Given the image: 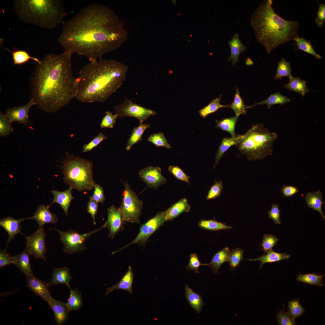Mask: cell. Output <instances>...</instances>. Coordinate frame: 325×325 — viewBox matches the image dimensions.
<instances>
[{"label": "cell", "instance_id": "44dd1931", "mask_svg": "<svg viewBox=\"0 0 325 325\" xmlns=\"http://www.w3.org/2000/svg\"><path fill=\"white\" fill-rule=\"evenodd\" d=\"M134 274L131 266H128L127 271L117 283L107 289L105 296L116 289H122L132 294V286L133 282Z\"/></svg>", "mask_w": 325, "mask_h": 325}, {"label": "cell", "instance_id": "bcb514c9", "mask_svg": "<svg viewBox=\"0 0 325 325\" xmlns=\"http://www.w3.org/2000/svg\"><path fill=\"white\" fill-rule=\"evenodd\" d=\"M147 140L157 147H163L168 149L172 147L162 132L150 135L148 138Z\"/></svg>", "mask_w": 325, "mask_h": 325}, {"label": "cell", "instance_id": "681fc988", "mask_svg": "<svg viewBox=\"0 0 325 325\" xmlns=\"http://www.w3.org/2000/svg\"><path fill=\"white\" fill-rule=\"evenodd\" d=\"M277 318V323L279 325H296L295 319L291 317L287 312L283 310H278Z\"/></svg>", "mask_w": 325, "mask_h": 325}, {"label": "cell", "instance_id": "7bdbcfd3", "mask_svg": "<svg viewBox=\"0 0 325 325\" xmlns=\"http://www.w3.org/2000/svg\"><path fill=\"white\" fill-rule=\"evenodd\" d=\"M288 313L295 319L301 316L306 311L300 304L299 299H294L288 302Z\"/></svg>", "mask_w": 325, "mask_h": 325}, {"label": "cell", "instance_id": "b9f144b4", "mask_svg": "<svg viewBox=\"0 0 325 325\" xmlns=\"http://www.w3.org/2000/svg\"><path fill=\"white\" fill-rule=\"evenodd\" d=\"M243 250L239 248L233 249L230 251L227 261L232 271L239 266L241 261L243 259Z\"/></svg>", "mask_w": 325, "mask_h": 325}, {"label": "cell", "instance_id": "ab89813d", "mask_svg": "<svg viewBox=\"0 0 325 325\" xmlns=\"http://www.w3.org/2000/svg\"><path fill=\"white\" fill-rule=\"evenodd\" d=\"M221 96L219 98L213 99L206 106L201 109L199 111L200 116L205 118L209 115L215 113L219 109L222 108L230 107V105H224L220 103Z\"/></svg>", "mask_w": 325, "mask_h": 325}, {"label": "cell", "instance_id": "52a82bcc", "mask_svg": "<svg viewBox=\"0 0 325 325\" xmlns=\"http://www.w3.org/2000/svg\"><path fill=\"white\" fill-rule=\"evenodd\" d=\"M61 167L63 180L70 187L79 191L94 188L92 162L68 155Z\"/></svg>", "mask_w": 325, "mask_h": 325}, {"label": "cell", "instance_id": "f6af8a7d", "mask_svg": "<svg viewBox=\"0 0 325 325\" xmlns=\"http://www.w3.org/2000/svg\"><path fill=\"white\" fill-rule=\"evenodd\" d=\"M13 131L11 123L5 114L0 113V136L3 137L9 135Z\"/></svg>", "mask_w": 325, "mask_h": 325}, {"label": "cell", "instance_id": "7a4b0ae2", "mask_svg": "<svg viewBox=\"0 0 325 325\" xmlns=\"http://www.w3.org/2000/svg\"><path fill=\"white\" fill-rule=\"evenodd\" d=\"M71 55L64 51L49 54L36 67L32 98L47 112H56L75 98L76 78L72 73Z\"/></svg>", "mask_w": 325, "mask_h": 325}, {"label": "cell", "instance_id": "60d3db41", "mask_svg": "<svg viewBox=\"0 0 325 325\" xmlns=\"http://www.w3.org/2000/svg\"><path fill=\"white\" fill-rule=\"evenodd\" d=\"M198 226L202 228L212 231L226 230L232 228V227L227 226L224 223L213 220H202L199 222Z\"/></svg>", "mask_w": 325, "mask_h": 325}, {"label": "cell", "instance_id": "d590c367", "mask_svg": "<svg viewBox=\"0 0 325 325\" xmlns=\"http://www.w3.org/2000/svg\"><path fill=\"white\" fill-rule=\"evenodd\" d=\"M230 105V107L235 113L236 115L239 116L241 114H245L246 112V110L249 108V106H247L245 104L243 100L240 96L237 87L233 101Z\"/></svg>", "mask_w": 325, "mask_h": 325}, {"label": "cell", "instance_id": "4316f807", "mask_svg": "<svg viewBox=\"0 0 325 325\" xmlns=\"http://www.w3.org/2000/svg\"><path fill=\"white\" fill-rule=\"evenodd\" d=\"M29 255L25 250L19 254L13 256V264L15 265L26 277L33 275L29 261Z\"/></svg>", "mask_w": 325, "mask_h": 325}, {"label": "cell", "instance_id": "2e32d148", "mask_svg": "<svg viewBox=\"0 0 325 325\" xmlns=\"http://www.w3.org/2000/svg\"><path fill=\"white\" fill-rule=\"evenodd\" d=\"M26 285L34 293L47 302L52 297L49 290V283H45L34 275L27 277Z\"/></svg>", "mask_w": 325, "mask_h": 325}, {"label": "cell", "instance_id": "603a6c76", "mask_svg": "<svg viewBox=\"0 0 325 325\" xmlns=\"http://www.w3.org/2000/svg\"><path fill=\"white\" fill-rule=\"evenodd\" d=\"M244 135H236L233 137H224L222 138L215 156L214 169L218 163L224 153L232 146H237L244 137Z\"/></svg>", "mask_w": 325, "mask_h": 325}, {"label": "cell", "instance_id": "cb8c5ba5", "mask_svg": "<svg viewBox=\"0 0 325 325\" xmlns=\"http://www.w3.org/2000/svg\"><path fill=\"white\" fill-rule=\"evenodd\" d=\"M231 49V54L228 60L233 64L238 62L240 54L246 50V47L241 41L238 34L235 33L228 42Z\"/></svg>", "mask_w": 325, "mask_h": 325}, {"label": "cell", "instance_id": "c3c4849f", "mask_svg": "<svg viewBox=\"0 0 325 325\" xmlns=\"http://www.w3.org/2000/svg\"><path fill=\"white\" fill-rule=\"evenodd\" d=\"M107 137L101 132L95 136L88 143L84 144L83 146V152L86 153L91 151L98 145L102 141L106 139Z\"/></svg>", "mask_w": 325, "mask_h": 325}, {"label": "cell", "instance_id": "d6986e66", "mask_svg": "<svg viewBox=\"0 0 325 325\" xmlns=\"http://www.w3.org/2000/svg\"><path fill=\"white\" fill-rule=\"evenodd\" d=\"M52 310L57 325H62L68 318L69 312L66 303L51 297L47 302Z\"/></svg>", "mask_w": 325, "mask_h": 325}, {"label": "cell", "instance_id": "7c38bea8", "mask_svg": "<svg viewBox=\"0 0 325 325\" xmlns=\"http://www.w3.org/2000/svg\"><path fill=\"white\" fill-rule=\"evenodd\" d=\"M43 227H39L36 232L30 236H25L26 240L25 250L34 258H41L45 261V234Z\"/></svg>", "mask_w": 325, "mask_h": 325}, {"label": "cell", "instance_id": "484cf974", "mask_svg": "<svg viewBox=\"0 0 325 325\" xmlns=\"http://www.w3.org/2000/svg\"><path fill=\"white\" fill-rule=\"evenodd\" d=\"M51 278L49 282L50 285L65 284L70 289L69 283L73 279L71 275L69 268L67 267L57 268L52 272Z\"/></svg>", "mask_w": 325, "mask_h": 325}, {"label": "cell", "instance_id": "3957f363", "mask_svg": "<svg viewBox=\"0 0 325 325\" xmlns=\"http://www.w3.org/2000/svg\"><path fill=\"white\" fill-rule=\"evenodd\" d=\"M129 67L113 59L90 62L76 78L75 98L83 103L104 102L122 84Z\"/></svg>", "mask_w": 325, "mask_h": 325}, {"label": "cell", "instance_id": "83f0119b", "mask_svg": "<svg viewBox=\"0 0 325 325\" xmlns=\"http://www.w3.org/2000/svg\"><path fill=\"white\" fill-rule=\"evenodd\" d=\"M266 254L257 258L248 259L250 261H258L261 262L260 269L265 263L274 262L282 260H288L290 255L286 253H280L275 252L272 249L266 252Z\"/></svg>", "mask_w": 325, "mask_h": 325}, {"label": "cell", "instance_id": "30bf717a", "mask_svg": "<svg viewBox=\"0 0 325 325\" xmlns=\"http://www.w3.org/2000/svg\"><path fill=\"white\" fill-rule=\"evenodd\" d=\"M114 108L118 117L135 118L139 120L140 124L150 116L155 115L156 113L155 111L134 103L128 98H126L122 104L115 106Z\"/></svg>", "mask_w": 325, "mask_h": 325}, {"label": "cell", "instance_id": "f35d334b", "mask_svg": "<svg viewBox=\"0 0 325 325\" xmlns=\"http://www.w3.org/2000/svg\"><path fill=\"white\" fill-rule=\"evenodd\" d=\"M11 52L15 65H21L26 63L30 60H32L39 63L41 62L36 58L31 56L26 51L21 50H15Z\"/></svg>", "mask_w": 325, "mask_h": 325}, {"label": "cell", "instance_id": "6125c7cd", "mask_svg": "<svg viewBox=\"0 0 325 325\" xmlns=\"http://www.w3.org/2000/svg\"><path fill=\"white\" fill-rule=\"evenodd\" d=\"M253 62L249 58H248L246 61V64L248 65L252 64Z\"/></svg>", "mask_w": 325, "mask_h": 325}, {"label": "cell", "instance_id": "11a10c76", "mask_svg": "<svg viewBox=\"0 0 325 325\" xmlns=\"http://www.w3.org/2000/svg\"><path fill=\"white\" fill-rule=\"evenodd\" d=\"M269 218L272 219L276 224H281V221L280 218L281 212L279 209V205L273 204L270 211H268Z\"/></svg>", "mask_w": 325, "mask_h": 325}, {"label": "cell", "instance_id": "91938a15", "mask_svg": "<svg viewBox=\"0 0 325 325\" xmlns=\"http://www.w3.org/2000/svg\"><path fill=\"white\" fill-rule=\"evenodd\" d=\"M319 6L317 13V17L315 22L318 26L322 27L325 21V4L319 3Z\"/></svg>", "mask_w": 325, "mask_h": 325}, {"label": "cell", "instance_id": "8992f818", "mask_svg": "<svg viewBox=\"0 0 325 325\" xmlns=\"http://www.w3.org/2000/svg\"><path fill=\"white\" fill-rule=\"evenodd\" d=\"M244 135L237 146L241 152L237 156L245 154L248 160H255L272 154V148L277 135L265 128L263 123L253 125Z\"/></svg>", "mask_w": 325, "mask_h": 325}, {"label": "cell", "instance_id": "f5cc1de1", "mask_svg": "<svg viewBox=\"0 0 325 325\" xmlns=\"http://www.w3.org/2000/svg\"><path fill=\"white\" fill-rule=\"evenodd\" d=\"M206 265H208V264L201 263L197 254L195 253H193L190 255L189 262L186 268L188 269L189 271H194L196 274L200 273L199 268L200 266Z\"/></svg>", "mask_w": 325, "mask_h": 325}, {"label": "cell", "instance_id": "9c48e42d", "mask_svg": "<svg viewBox=\"0 0 325 325\" xmlns=\"http://www.w3.org/2000/svg\"><path fill=\"white\" fill-rule=\"evenodd\" d=\"M104 228L103 225L100 228L85 234H81L72 230L63 231L55 228H50L49 230H55L59 233L60 240L64 245L63 251L68 254L79 252L85 249L86 240L92 234Z\"/></svg>", "mask_w": 325, "mask_h": 325}, {"label": "cell", "instance_id": "9a60e30c", "mask_svg": "<svg viewBox=\"0 0 325 325\" xmlns=\"http://www.w3.org/2000/svg\"><path fill=\"white\" fill-rule=\"evenodd\" d=\"M107 220L104 225V228H107L109 230V237L113 238L116 234L123 229L124 222L119 208L114 205L107 209Z\"/></svg>", "mask_w": 325, "mask_h": 325}, {"label": "cell", "instance_id": "74e56055", "mask_svg": "<svg viewBox=\"0 0 325 325\" xmlns=\"http://www.w3.org/2000/svg\"><path fill=\"white\" fill-rule=\"evenodd\" d=\"M293 40L296 42V45L298 48L311 54L316 58L320 59L321 56L315 51L310 42L303 37L300 38L298 36L294 39Z\"/></svg>", "mask_w": 325, "mask_h": 325}, {"label": "cell", "instance_id": "7402d4cb", "mask_svg": "<svg viewBox=\"0 0 325 325\" xmlns=\"http://www.w3.org/2000/svg\"><path fill=\"white\" fill-rule=\"evenodd\" d=\"M190 208L186 198L180 200L164 211L166 221L173 220L183 212H189Z\"/></svg>", "mask_w": 325, "mask_h": 325}, {"label": "cell", "instance_id": "ac0fdd59", "mask_svg": "<svg viewBox=\"0 0 325 325\" xmlns=\"http://www.w3.org/2000/svg\"><path fill=\"white\" fill-rule=\"evenodd\" d=\"M49 205L39 206L31 219L35 220L38 223L39 227L44 226L48 223L55 224L57 223L58 218L54 214L49 210Z\"/></svg>", "mask_w": 325, "mask_h": 325}, {"label": "cell", "instance_id": "d6a6232c", "mask_svg": "<svg viewBox=\"0 0 325 325\" xmlns=\"http://www.w3.org/2000/svg\"><path fill=\"white\" fill-rule=\"evenodd\" d=\"M150 126V124L142 123L138 126L134 128L128 140L126 147V150H129L134 144L142 140V137L145 130Z\"/></svg>", "mask_w": 325, "mask_h": 325}, {"label": "cell", "instance_id": "1f68e13d", "mask_svg": "<svg viewBox=\"0 0 325 325\" xmlns=\"http://www.w3.org/2000/svg\"><path fill=\"white\" fill-rule=\"evenodd\" d=\"M290 99L282 95L280 92H278L271 94L264 101L255 103L253 105L249 106V108H252L256 106L266 104L267 105L268 109H270L272 105L276 104L283 105L287 103L290 102Z\"/></svg>", "mask_w": 325, "mask_h": 325}, {"label": "cell", "instance_id": "e575fe53", "mask_svg": "<svg viewBox=\"0 0 325 325\" xmlns=\"http://www.w3.org/2000/svg\"><path fill=\"white\" fill-rule=\"evenodd\" d=\"M324 275H319L313 273L304 274H300L297 276L296 280L299 282L320 287L324 286L322 279Z\"/></svg>", "mask_w": 325, "mask_h": 325}, {"label": "cell", "instance_id": "ba28073f", "mask_svg": "<svg viewBox=\"0 0 325 325\" xmlns=\"http://www.w3.org/2000/svg\"><path fill=\"white\" fill-rule=\"evenodd\" d=\"M123 183L125 188L122 193L123 197L121 204L119 208L122 220L124 222L140 223L143 202L138 199L128 183Z\"/></svg>", "mask_w": 325, "mask_h": 325}, {"label": "cell", "instance_id": "f1b7e54d", "mask_svg": "<svg viewBox=\"0 0 325 325\" xmlns=\"http://www.w3.org/2000/svg\"><path fill=\"white\" fill-rule=\"evenodd\" d=\"M185 296L189 305L197 313H200L203 306L205 305L201 296L193 292L187 284L185 285Z\"/></svg>", "mask_w": 325, "mask_h": 325}, {"label": "cell", "instance_id": "f907efd6", "mask_svg": "<svg viewBox=\"0 0 325 325\" xmlns=\"http://www.w3.org/2000/svg\"><path fill=\"white\" fill-rule=\"evenodd\" d=\"M117 117L118 116L116 114L113 115L111 112L107 111L105 116L101 120L100 127L101 128H113Z\"/></svg>", "mask_w": 325, "mask_h": 325}, {"label": "cell", "instance_id": "db71d44e", "mask_svg": "<svg viewBox=\"0 0 325 325\" xmlns=\"http://www.w3.org/2000/svg\"><path fill=\"white\" fill-rule=\"evenodd\" d=\"M223 188V184L221 181L215 182L211 187L206 197L207 200H209L214 199L219 197Z\"/></svg>", "mask_w": 325, "mask_h": 325}, {"label": "cell", "instance_id": "836d02e7", "mask_svg": "<svg viewBox=\"0 0 325 325\" xmlns=\"http://www.w3.org/2000/svg\"><path fill=\"white\" fill-rule=\"evenodd\" d=\"M239 116L235 115L234 117L224 118L221 120H216L217 124L215 127L222 131L228 132L231 137H234L236 135L235 132V126Z\"/></svg>", "mask_w": 325, "mask_h": 325}, {"label": "cell", "instance_id": "8fae6325", "mask_svg": "<svg viewBox=\"0 0 325 325\" xmlns=\"http://www.w3.org/2000/svg\"><path fill=\"white\" fill-rule=\"evenodd\" d=\"M165 221L164 211L157 213L153 218L141 226L139 233L133 241L112 254H114L134 244L145 245L150 237Z\"/></svg>", "mask_w": 325, "mask_h": 325}, {"label": "cell", "instance_id": "ffe728a7", "mask_svg": "<svg viewBox=\"0 0 325 325\" xmlns=\"http://www.w3.org/2000/svg\"><path fill=\"white\" fill-rule=\"evenodd\" d=\"M73 189L71 187L67 190L63 191H57L53 190L50 191L54 196V198L50 206L53 203H57L60 205L68 216V210L72 200L74 199L72 194Z\"/></svg>", "mask_w": 325, "mask_h": 325}, {"label": "cell", "instance_id": "9f6ffc18", "mask_svg": "<svg viewBox=\"0 0 325 325\" xmlns=\"http://www.w3.org/2000/svg\"><path fill=\"white\" fill-rule=\"evenodd\" d=\"M94 193L90 198L98 203L100 202L103 204L105 198L103 188L101 186L95 183L94 184Z\"/></svg>", "mask_w": 325, "mask_h": 325}, {"label": "cell", "instance_id": "e0dca14e", "mask_svg": "<svg viewBox=\"0 0 325 325\" xmlns=\"http://www.w3.org/2000/svg\"><path fill=\"white\" fill-rule=\"evenodd\" d=\"M31 219V217H28L17 220L12 217H7L0 219V225L8 233V235L9 237L6 246L17 234L20 233L24 235L21 231L22 227L20 226V224L25 220Z\"/></svg>", "mask_w": 325, "mask_h": 325}, {"label": "cell", "instance_id": "680465c9", "mask_svg": "<svg viewBox=\"0 0 325 325\" xmlns=\"http://www.w3.org/2000/svg\"><path fill=\"white\" fill-rule=\"evenodd\" d=\"M12 257L8 254L6 251V249H1L0 251V268H1L13 264Z\"/></svg>", "mask_w": 325, "mask_h": 325}, {"label": "cell", "instance_id": "8d00e7d4", "mask_svg": "<svg viewBox=\"0 0 325 325\" xmlns=\"http://www.w3.org/2000/svg\"><path fill=\"white\" fill-rule=\"evenodd\" d=\"M70 294L68 301L66 303L69 312L79 309L82 305L81 294L77 290L70 288Z\"/></svg>", "mask_w": 325, "mask_h": 325}, {"label": "cell", "instance_id": "f546056e", "mask_svg": "<svg viewBox=\"0 0 325 325\" xmlns=\"http://www.w3.org/2000/svg\"><path fill=\"white\" fill-rule=\"evenodd\" d=\"M230 252L229 247H225L214 255L208 265L211 267L212 271L215 274L219 273V270L221 265L228 261Z\"/></svg>", "mask_w": 325, "mask_h": 325}, {"label": "cell", "instance_id": "4fadbf2b", "mask_svg": "<svg viewBox=\"0 0 325 325\" xmlns=\"http://www.w3.org/2000/svg\"><path fill=\"white\" fill-rule=\"evenodd\" d=\"M138 174L143 181L149 187L153 189H157L167 181L166 178L161 174L160 167L149 166L140 170Z\"/></svg>", "mask_w": 325, "mask_h": 325}, {"label": "cell", "instance_id": "ee69618b", "mask_svg": "<svg viewBox=\"0 0 325 325\" xmlns=\"http://www.w3.org/2000/svg\"><path fill=\"white\" fill-rule=\"evenodd\" d=\"M291 71L290 63L282 58L278 63L277 73L274 78L275 79H278L283 77L289 78L292 76Z\"/></svg>", "mask_w": 325, "mask_h": 325}, {"label": "cell", "instance_id": "7dc6e473", "mask_svg": "<svg viewBox=\"0 0 325 325\" xmlns=\"http://www.w3.org/2000/svg\"><path fill=\"white\" fill-rule=\"evenodd\" d=\"M279 240L272 234H264L261 245L265 252L272 249L276 245Z\"/></svg>", "mask_w": 325, "mask_h": 325}, {"label": "cell", "instance_id": "5b68a950", "mask_svg": "<svg viewBox=\"0 0 325 325\" xmlns=\"http://www.w3.org/2000/svg\"><path fill=\"white\" fill-rule=\"evenodd\" d=\"M14 11L21 20L41 28L52 29L63 22L64 6L60 0H16Z\"/></svg>", "mask_w": 325, "mask_h": 325}, {"label": "cell", "instance_id": "816d5d0a", "mask_svg": "<svg viewBox=\"0 0 325 325\" xmlns=\"http://www.w3.org/2000/svg\"><path fill=\"white\" fill-rule=\"evenodd\" d=\"M168 170L177 179L189 183L190 177L178 166H170L169 167Z\"/></svg>", "mask_w": 325, "mask_h": 325}, {"label": "cell", "instance_id": "4dcf8cb0", "mask_svg": "<svg viewBox=\"0 0 325 325\" xmlns=\"http://www.w3.org/2000/svg\"><path fill=\"white\" fill-rule=\"evenodd\" d=\"M289 82L285 84L283 87L288 90L299 93L304 96L306 93L309 92L306 85V82L297 77L291 76L289 78Z\"/></svg>", "mask_w": 325, "mask_h": 325}, {"label": "cell", "instance_id": "d4e9b609", "mask_svg": "<svg viewBox=\"0 0 325 325\" xmlns=\"http://www.w3.org/2000/svg\"><path fill=\"white\" fill-rule=\"evenodd\" d=\"M323 197L321 192L318 190L316 192L307 193L305 200L308 207L319 212L323 219L325 220V216L322 210V206L325 204L322 201Z\"/></svg>", "mask_w": 325, "mask_h": 325}, {"label": "cell", "instance_id": "94428289", "mask_svg": "<svg viewBox=\"0 0 325 325\" xmlns=\"http://www.w3.org/2000/svg\"><path fill=\"white\" fill-rule=\"evenodd\" d=\"M281 192L284 197H289L299 192L297 187L292 185H284L281 189Z\"/></svg>", "mask_w": 325, "mask_h": 325}, {"label": "cell", "instance_id": "277c9868", "mask_svg": "<svg viewBox=\"0 0 325 325\" xmlns=\"http://www.w3.org/2000/svg\"><path fill=\"white\" fill-rule=\"evenodd\" d=\"M273 1L265 0L260 3L250 20L258 42L268 53L277 47L293 40L298 36L299 21H289L280 17L272 8Z\"/></svg>", "mask_w": 325, "mask_h": 325}, {"label": "cell", "instance_id": "6da1fadb", "mask_svg": "<svg viewBox=\"0 0 325 325\" xmlns=\"http://www.w3.org/2000/svg\"><path fill=\"white\" fill-rule=\"evenodd\" d=\"M63 24L58 40L64 51L84 56L90 62L101 59L127 39L122 22L112 9L101 5L85 6Z\"/></svg>", "mask_w": 325, "mask_h": 325}, {"label": "cell", "instance_id": "6f0895ef", "mask_svg": "<svg viewBox=\"0 0 325 325\" xmlns=\"http://www.w3.org/2000/svg\"><path fill=\"white\" fill-rule=\"evenodd\" d=\"M87 212L90 214L92 218L93 224H96L95 218L97 213L98 203L90 198L87 204Z\"/></svg>", "mask_w": 325, "mask_h": 325}, {"label": "cell", "instance_id": "5bb4252c", "mask_svg": "<svg viewBox=\"0 0 325 325\" xmlns=\"http://www.w3.org/2000/svg\"><path fill=\"white\" fill-rule=\"evenodd\" d=\"M35 105L37 104L32 98L29 102L24 106L7 109L6 110L5 115L11 123L17 122L19 124L28 125V123H31L28 114L29 110L32 106Z\"/></svg>", "mask_w": 325, "mask_h": 325}]
</instances>
